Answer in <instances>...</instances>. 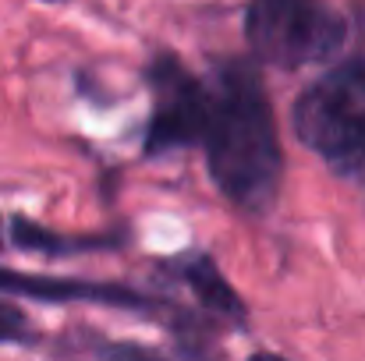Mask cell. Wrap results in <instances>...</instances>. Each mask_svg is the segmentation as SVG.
<instances>
[{
    "label": "cell",
    "mask_w": 365,
    "mask_h": 361,
    "mask_svg": "<svg viewBox=\"0 0 365 361\" xmlns=\"http://www.w3.org/2000/svg\"><path fill=\"white\" fill-rule=\"evenodd\" d=\"M210 85V110L202 127V152L213 188L242 213L266 216L280 199L284 149L269 93L248 61H220Z\"/></svg>",
    "instance_id": "obj_1"
},
{
    "label": "cell",
    "mask_w": 365,
    "mask_h": 361,
    "mask_svg": "<svg viewBox=\"0 0 365 361\" xmlns=\"http://www.w3.org/2000/svg\"><path fill=\"white\" fill-rule=\"evenodd\" d=\"M291 127L337 177L365 188V57L319 75L294 100Z\"/></svg>",
    "instance_id": "obj_2"
},
{
    "label": "cell",
    "mask_w": 365,
    "mask_h": 361,
    "mask_svg": "<svg viewBox=\"0 0 365 361\" xmlns=\"http://www.w3.org/2000/svg\"><path fill=\"white\" fill-rule=\"evenodd\" d=\"M245 39L255 61L294 71L334 61L348 43V18L327 0H252Z\"/></svg>",
    "instance_id": "obj_3"
},
{
    "label": "cell",
    "mask_w": 365,
    "mask_h": 361,
    "mask_svg": "<svg viewBox=\"0 0 365 361\" xmlns=\"http://www.w3.org/2000/svg\"><path fill=\"white\" fill-rule=\"evenodd\" d=\"M145 85L153 93L145 156L199 145L206 127V110H210V85L199 75H192L181 64V57H174L170 50H160L145 64Z\"/></svg>",
    "instance_id": "obj_4"
},
{
    "label": "cell",
    "mask_w": 365,
    "mask_h": 361,
    "mask_svg": "<svg viewBox=\"0 0 365 361\" xmlns=\"http://www.w3.org/2000/svg\"><path fill=\"white\" fill-rule=\"evenodd\" d=\"M0 294L32 298V301H50V305L89 301V305H110V308L145 312V315H163V308H167V301L149 298V294L131 291V287H121V283L61 280V276H32V273H14V269H0Z\"/></svg>",
    "instance_id": "obj_5"
},
{
    "label": "cell",
    "mask_w": 365,
    "mask_h": 361,
    "mask_svg": "<svg viewBox=\"0 0 365 361\" xmlns=\"http://www.w3.org/2000/svg\"><path fill=\"white\" fill-rule=\"evenodd\" d=\"M163 269H167L174 280H181V283L195 294V301H199L202 308H210V312H217L220 319H231V323H238V326L245 323L242 298L235 294V287L224 280V273L217 269V262H213L206 251H185V255L163 262Z\"/></svg>",
    "instance_id": "obj_6"
},
{
    "label": "cell",
    "mask_w": 365,
    "mask_h": 361,
    "mask_svg": "<svg viewBox=\"0 0 365 361\" xmlns=\"http://www.w3.org/2000/svg\"><path fill=\"white\" fill-rule=\"evenodd\" d=\"M11 241L25 251H46V255H71V251H100V248H110V238H61L53 231H43L36 227L32 220H14L11 224Z\"/></svg>",
    "instance_id": "obj_7"
},
{
    "label": "cell",
    "mask_w": 365,
    "mask_h": 361,
    "mask_svg": "<svg viewBox=\"0 0 365 361\" xmlns=\"http://www.w3.org/2000/svg\"><path fill=\"white\" fill-rule=\"evenodd\" d=\"M7 344H36V326L18 305L0 298V347Z\"/></svg>",
    "instance_id": "obj_8"
},
{
    "label": "cell",
    "mask_w": 365,
    "mask_h": 361,
    "mask_svg": "<svg viewBox=\"0 0 365 361\" xmlns=\"http://www.w3.org/2000/svg\"><path fill=\"white\" fill-rule=\"evenodd\" d=\"M0 241H4V231H0Z\"/></svg>",
    "instance_id": "obj_9"
}]
</instances>
